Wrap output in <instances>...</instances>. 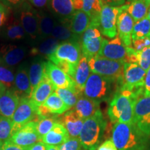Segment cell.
<instances>
[{
  "instance_id": "cell-4",
  "label": "cell",
  "mask_w": 150,
  "mask_h": 150,
  "mask_svg": "<svg viewBox=\"0 0 150 150\" xmlns=\"http://www.w3.org/2000/svg\"><path fill=\"white\" fill-rule=\"evenodd\" d=\"M107 122L101 110L84 120L79 139L85 150H97L104 137Z\"/></svg>"
},
{
  "instance_id": "cell-26",
  "label": "cell",
  "mask_w": 150,
  "mask_h": 150,
  "mask_svg": "<svg viewBox=\"0 0 150 150\" xmlns=\"http://www.w3.org/2000/svg\"><path fill=\"white\" fill-rule=\"evenodd\" d=\"M70 138L67 129L61 122H56L52 130L43 136L41 141L50 146H60Z\"/></svg>"
},
{
  "instance_id": "cell-19",
  "label": "cell",
  "mask_w": 150,
  "mask_h": 150,
  "mask_svg": "<svg viewBox=\"0 0 150 150\" xmlns=\"http://www.w3.org/2000/svg\"><path fill=\"white\" fill-rule=\"evenodd\" d=\"M47 7L58 20H70L76 12L74 8V0H48Z\"/></svg>"
},
{
  "instance_id": "cell-52",
  "label": "cell",
  "mask_w": 150,
  "mask_h": 150,
  "mask_svg": "<svg viewBox=\"0 0 150 150\" xmlns=\"http://www.w3.org/2000/svg\"><path fill=\"white\" fill-rule=\"evenodd\" d=\"M47 150H59V147H58V146L47 145Z\"/></svg>"
},
{
  "instance_id": "cell-55",
  "label": "cell",
  "mask_w": 150,
  "mask_h": 150,
  "mask_svg": "<svg viewBox=\"0 0 150 150\" xmlns=\"http://www.w3.org/2000/svg\"><path fill=\"white\" fill-rule=\"evenodd\" d=\"M147 18L150 20V11H149V12H148L147 16Z\"/></svg>"
},
{
  "instance_id": "cell-11",
  "label": "cell",
  "mask_w": 150,
  "mask_h": 150,
  "mask_svg": "<svg viewBox=\"0 0 150 150\" xmlns=\"http://www.w3.org/2000/svg\"><path fill=\"white\" fill-rule=\"evenodd\" d=\"M103 37L99 27L90 25L81 38V49L82 55L87 59L96 56L102 47Z\"/></svg>"
},
{
  "instance_id": "cell-39",
  "label": "cell",
  "mask_w": 150,
  "mask_h": 150,
  "mask_svg": "<svg viewBox=\"0 0 150 150\" xmlns=\"http://www.w3.org/2000/svg\"><path fill=\"white\" fill-rule=\"evenodd\" d=\"M0 83L7 90H13L15 83V74L10 67L0 65Z\"/></svg>"
},
{
  "instance_id": "cell-50",
  "label": "cell",
  "mask_w": 150,
  "mask_h": 150,
  "mask_svg": "<svg viewBox=\"0 0 150 150\" xmlns=\"http://www.w3.org/2000/svg\"><path fill=\"white\" fill-rule=\"evenodd\" d=\"M28 1L35 8L42 9L46 6L48 0H28Z\"/></svg>"
},
{
  "instance_id": "cell-49",
  "label": "cell",
  "mask_w": 150,
  "mask_h": 150,
  "mask_svg": "<svg viewBox=\"0 0 150 150\" xmlns=\"http://www.w3.org/2000/svg\"><path fill=\"white\" fill-rule=\"evenodd\" d=\"M104 4L110 6L119 7L123 6L126 2V0H103Z\"/></svg>"
},
{
  "instance_id": "cell-40",
  "label": "cell",
  "mask_w": 150,
  "mask_h": 150,
  "mask_svg": "<svg viewBox=\"0 0 150 150\" xmlns=\"http://www.w3.org/2000/svg\"><path fill=\"white\" fill-rule=\"evenodd\" d=\"M136 56L138 64L147 72L150 67V46L136 52Z\"/></svg>"
},
{
  "instance_id": "cell-42",
  "label": "cell",
  "mask_w": 150,
  "mask_h": 150,
  "mask_svg": "<svg viewBox=\"0 0 150 150\" xmlns=\"http://www.w3.org/2000/svg\"><path fill=\"white\" fill-rule=\"evenodd\" d=\"M54 64H55L59 69H61L62 71H63L65 73H66V74L68 75V76H70L71 78L74 79L75 72H76V69L77 66H76V65H73L72 63L65 61H56L54 63Z\"/></svg>"
},
{
  "instance_id": "cell-16",
  "label": "cell",
  "mask_w": 150,
  "mask_h": 150,
  "mask_svg": "<svg viewBox=\"0 0 150 150\" xmlns=\"http://www.w3.org/2000/svg\"><path fill=\"white\" fill-rule=\"evenodd\" d=\"M16 145L27 148L38 142L41 141L36 129V122L27 123L12 135L10 140Z\"/></svg>"
},
{
  "instance_id": "cell-38",
  "label": "cell",
  "mask_w": 150,
  "mask_h": 150,
  "mask_svg": "<svg viewBox=\"0 0 150 150\" xmlns=\"http://www.w3.org/2000/svg\"><path fill=\"white\" fill-rule=\"evenodd\" d=\"M13 135L11 119L0 115V140L3 142L10 140Z\"/></svg>"
},
{
  "instance_id": "cell-36",
  "label": "cell",
  "mask_w": 150,
  "mask_h": 150,
  "mask_svg": "<svg viewBox=\"0 0 150 150\" xmlns=\"http://www.w3.org/2000/svg\"><path fill=\"white\" fill-rule=\"evenodd\" d=\"M57 116V115H56ZM58 122L56 117L50 116V117H38L36 120V129L39 136L41 139L43 136H45L47 134H48L52 129L53 128L54 125Z\"/></svg>"
},
{
  "instance_id": "cell-43",
  "label": "cell",
  "mask_w": 150,
  "mask_h": 150,
  "mask_svg": "<svg viewBox=\"0 0 150 150\" xmlns=\"http://www.w3.org/2000/svg\"><path fill=\"white\" fill-rule=\"evenodd\" d=\"M11 11L6 6L0 2V31L10 20L12 15Z\"/></svg>"
},
{
  "instance_id": "cell-20",
  "label": "cell",
  "mask_w": 150,
  "mask_h": 150,
  "mask_svg": "<svg viewBox=\"0 0 150 150\" xmlns=\"http://www.w3.org/2000/svg\"><path fill=\"white\" fill-rule=\"evenodd\" d=\"M13 91L20 98H29L31 95V86L29 76V66L26 64L20 65L15 74Z\"/></svg>"
},
{
  "instance_id": "cell-44",
  "label": "cell",
  "mask_w": 150,
  "mask_h": 150,
  "mask_svg": "<svg viewBox=\"0 0 150 150\" xmlns=\"http://www.w3.org/2000/svg\"><path fill=\"white\" fill-rule=\"evenodd\" d=\"M132 45V47L134 49L135 51H141L145 47L150 46V38H145L139 39V40H133Z\"/></svg>"
},
{
  "instance_id": "cell-34",
  "label": "cell",
  "mask_w": 150,
  "mask_h": 150,
  "mask_svg": "<svg viewBox=\"0 0 150 150\" xmlns=\"http://www.w3.org/2000/svg\"><path fill=\"white\" fill-rule=\"evenodd\" d=\"M59 44V40L52 37L47 38L38 42L37 46L31 49L30 54L31 55H42L47 57L55 51Z\"/></svg>"
},
{
  "instance_id": "cell-31",
  "label": "cell",
  "mask_w": 150,
  "mask_h": 150,
  "mask_svg": "<svg viewBox=\"0 0 150 150\" xmlns=\"http://www.w3.org/2000/svg\"><path fill=\"white\" fill-rule=\"evenodd\" d=\"M70 20H58L52 31L51 37L63 42L79 38L77 35L74 34L71 31L70 27Z\"/></svg>"
},
{
  "instance_id": "cell-3",
  "label": "cell",
  "mask_w": 150,
  "mask_h": 150,
  "mask_svg": "<svg viewBox=\"0 0 150 150\" xmlns=\"http://www.w3.org/2000/svg\"><path fill=\"white\" fill-rule=\"evenodd\" d=\"M118 88L119 84L116 80L92 73L86 81L82 95L99 103L110 102Z\"/></svg>"
},
{
  "instance_id": "cell-15",
  "label": "cell",
  "mask_w": 150,
  "mask_h": 150,
  "mask_svg": "<svg viewBox=\"0 0 150 150\" xmlns=\"http://www.w3.org/2000/svg\"><path fill=\"white\" fill-rule=\"evenodd\" d=\"M45 73L55 89H69L77 93L73 79L59 69L51 61L46 62Z\"/></svg>"
},
{
  "instance_id": "cell-23",
  "label": "cell",
  "mask_w": 150,
  "mask_h": 150,
  "mask_svg": "<svg viewBox=\"0 0 150 150\" xmlns=\"http://www.w3.org/2000/svg\"><path fill=\"white\" fill-rule=\"evenodd\" d=\"M20 97L13 90L0 94V115L11 119L20 102Z\"/></svg>"
},
{
  "instance_id": "cell-41",
  "label": "cell",
  "mask_w": 150,
  "mask_h": 150,
  "mask_svg": "<svg viewBox=\"0 0 150 150\" xmlns=\"http://www.w3.org/2000/svg\"><path fill=\"white\" fill-rule=\"evenodd\" d=\"M83 149L79 138L70 137L67 141L59 146V150H81Z\"/></svg>"
},
{
  "instance_id": "cell-21",
  "label": "cell",
  "mask_w": 150,
  "mask_h": 150,
  "mask_svg": "<svg viewBox=\"0 0 150 150\" xmlns=\"http://www.w3.org/2000/svg\"><path fill=\"white\" fill-rule=\"evenodd\" d=\"M72 109L81 119L86 120L100 110V103L81 95Z\"/></svg>"
},
{
  "instance_id": "cell-12",
  "label": "cell",
  "mask_w": 150,
  "mask_h": 150,
  "mask_svg": "<svg viewBox=\"0 0 150 150\" xmlns=\"http://www.w3.org/2000/svg\"><path fill=\"white\" fill-rule=\"evenodd\" d=\"M146 72L138 63H125L123 83L118 89L142 91L143 90Z\"/></svg>"
},
{
  "instance_id": "cell-53",
  "label": "cell",
  "mask_w": 150,
  "mask_h": 150,
  "mask_svg": "<svg viewBox=\"0 0 150 150\" xmlns=\"http://www.w3.org/2000/svg\"><path fill=\"white\" fill-rule=\"evenodd\" d=\"M6 90H7L6 88L2 83H0V94L4 93V92L5 91H6Z\"/></svg>"
},
{
  "instance_id": "cell-54",
  "label": "cell",
  "mask_w": 150,
  "mask_h": 150,
  "mask_svg": "<svg viewBox=\"0 0 150 150\" xmlns=\"http://www.w3.org/2000/svg\"><path fill=\"white\" fill-rule=\"evenodd\" d=\"M3 144H4V142H3L2 141H1V140H0V150H1V149H2Z\"/></svg>"
},
{
  "instance_id": "cell-51",
  "label": "cell",
  "mask_w": 150,
  "mask_h": 150,
  "mask_svg": "<svg viewBox=\"0 0 150 150\" xmlns=\"http://www.w3.org/2000/svg\"><path fill=\"white\" fill-rule=\"evenodd\" d=\"M47 145L45 144L44 142L42 141L38 142L36 143L33 144V145H31L30 147H27V150H47Z\"/></svg>"
},
{
  "instance_id": "cell-32",
  "label": "cell",
  "mask_w": 150,
  "mask_h": 150,
  "mask_svg": "<svg viewBox=\"0 0 150 150\" xmlns=\"http://www.w3.org/2000/svg\"><path fill=\"white\" fill-rule=\"evenodd\" d=\"M104 5L103 0H83V8L86 14L91 19V25L99 27V16Z\"/></svg>"
},
{
  "instance_id": "cell-17",
  "label": "cell",
  "mask_w": 150,
  "mask_h": 150,
  "mask_svg": "<svg viewBox=\"0 0 150 150\" xmlns=\"http://www.w3.org/2000/svg\"><path fill=\"white\" fill-rule=\"evenodd\" d=\"M0 36L4 40L11 42H18L29 39L19 19L12 13L9 21L0 31Z\"/></svg>"
},
{
  "instance_id": "cell-25",
  "label": "cell",
  "mask_w": 150,
  "mask_h": 150,
  "mask_svg": "<svg viewBox=\"0 0 150 150\" xmlns=\"http://www.w3.org/2000/svg\"><path fill=\"white\" fill-rule=\"evenodd\" d=\"M39 28V40H44L51 37L52 31L55 27L58 20L50 13L40 9L38 10Z\"/></svg>"
},
{
  "instance_id": "cell-9",
  "label": "cell",
  "mask_w": 150,
  "mask_h": 150,
  "mask_svg": "<svg viewBox=\"0 0 150 150\" xmlns=\"http://www.w3.org/2000/svg\"><path fill=\"white\" fill-rule=\"evenodd\" d=\"M122 8L104 4L99 16V29L104 36L112 39L117 36V17Z\"/></svg>"
},
{
  "instance_id": "cell-2",
  "label": "cell",
  "mask_w": 150,
  "mask_h": 150,
  "mask_svg": "<svg viewBox=\"0 0 150 150\" xmlns=\"http://www.w3.org/2000/svg\"><path fill=\"white\" fill-rule=\"evenodd\" d=\"M143 96L141 91L118 89L109 102L108 115L112 124L134 123V104L138 97Z\"/></svg>"
},
{
  "instance_id": "cell-1",
  "label": "cell",
  "mask_w": 150,
  "mask_h": 150,
  "mask_svg": "<svg viewBox=\"0 0 150 150\" xmlns=\"http://www.w3.org/2000/svg\"><path fill=\"white\" fill-rule=\"evenodd\" d=\"M111 140L117 150H150V136L134 123L114 124Z\"/></svg>"
},
{
  "instance_id": "cell-45",
  "label": "cell",
  "mask_w": 150,
  "mask_h": 150,
  "mask_svg": "<svg viewBox=\"0 0 150 150\" xmlns=\"http://www.w3.org/2000/svg\"><path fill=\"white\" fill-rule=\"evenodd\" d=\"M27 0H0V2L6 6L8 8L14 11L21 6Z\"/></svg>"
},
{
  "instance_id": "cell-46",
  "label": "cell",
  "mask_w": 150,
  "mask_h": 150,
  "mask_svg": "<svg viewBox=\"0 0 150 150\" xmlns=\"http://www.w3.org/2000/svg\"><path fill=\"white\" fill-rule=\"evenodd\" d=\"M143 96L150 97V67L146 72L145 77L143 86Z\"/></svg>"
},
{
  "instance_id": "cell-30",
  "label": "cell",
  "mask_w": 150,
  "mask_h": 150,
  "mask_svg": "<svg viewBox=\"0 0 150 150\" xmlns=\"http://www.w3.org/2000/svg\"><path fill=\"white\" fill-rule=\"evenodd\" d=\"M91 19L83 11H77L73 14L70 20V29L75 35H82L90 27Z\"/></svg>"
},
{
  "instance_id": "cell-10",
  "label": "cell",
  "mask_w": 150,
  "mask_h": 150,
  "mask_svg": "<svg viewBox=\"0 0 150 150\" xmlns=\"http://www.w3.org/2000/svg\"><path fill=\"white\" fill-rule=\"evenodd\" d=\"M37 108L29 98H20V102L13 115V134L30 122L38 117Z\"/></svg>"
},
{
  "instance_id": "cell-48",
  "label": "cell",
  "mask_w": 150,
  "mask_h": 150,
  "mask_svg": "<svg viewBox=\"0 0 150 150\" xmlns=\"http://www.w3.org/2000/svg\"><path fill=\"white\" fill-rule=\"evenodd\" d=\"M1 150H27V148L20 147L18 145H16L11 140H8L4 142L2 149Z\"/></svg>"
},
{
  "instance_id": "cell-37",
  "label": "cell",
  "mask_w": 150,
  "mask_h": 150,
  "mask_svg": "<svg viewBox=\"0 0 150 150\" xmlns=\"http://www.w3.org/2000/svg\"><path fill=\"white\" fill-rule=\"evenodd\" d=\"M55 93L70 108L75 106L79 97L80 96L79 94L76 93V91H71L69 89L56 88L55 89Z\"/></svg>"
},
{
  "instance_id": "cell-57",
  "label": "cell",
  "mask_w": 150,
  "mask_h": 150,
  "mask_svg": "<svg viewBox=\"0 0 150 150\" xmlns=\"http://www.w3.org/2000/svg\"><path fill=\"white\" fill-rule=\"evenodd\" d=\"M81 150H85V149H83H83H82Z\"/></svg>"
},
{
  "instance_id": "cell-27",
  "label": "cell",
  "mask_w": 150,
  "mask_h": 150,
  "mask_svg": "<svg viewBox=\"0 0 150 150\" xmlns=\"http://www.w3.org/2000/svg\"><path fill=\"white\" fill-rule=\"evenodd\" d=\"M91 69H90L88 59L81 55L80 61L79 62L75 72L74 81L76 86V90L79 95H82L83 88L87 81L88 79L91 75Z\"/></svg>"
},
{
  "instance_id": "cell-18",
  "label": "cell",
  "mask_w": 150,
  "mask_h": 150,
  "mask_svg": "<svg viewBox=\"0 0 150 150\" xmlns=\"http://www.w3.org/2000/svg\"><path fill=\"white\" fill-rule=\"evenodd\" d=\"M126 5L122 6V8L117 17V34L126 47H131L132 45V31L135 22L130 15L125 11Z\"/></svg>"
},
{
  "instance_id": "cell-5",
  "label": "cell",
  "mask_w": 150,
  "mask_h": 150,
  "mask_svg": "<svg viewBox=\"0 0 150 150\" xmlns=\"http://www.w3.org/2000/svg\"><path fill=\"white\" fill-rule=\"evenodd\" d=\"M92 73L117 81L119 88L123 83L125 62L112 61L100 56H94L88 59Z\"/></svg>"
},
{
  "instance_id": "cell-33",
  "label": "cell",
  "mask_w": 150,
  "mask_h": 150,
  "mask_svg": "<svg viewBox=\"0 0 150 150\" xmlns=\"http://www.w3.org/2000/svg\"><path fill=\"white\" fill-rule=\"evenodd\" d=\"M42 105L50 113L55 115H61L70 109L55 92L52 93Z\"/></svg>"
},
{
  "instance_id": "cell-58",
  "label": "cell",
  "mask_w": 150,
  "mask_h": 150,
  "mask_svg": "<svg viewBox=\"0 0 150 150\" xmlns=\"http://www.w3.org/2000/svg\"><path fill=\"white\" fill-rule=\"evenodd\" d=\"M149 11H150V6H149Z\"/></svg>"
},
{
  "instance_id": "cell-24",
  "label": "cell",
  "mask_w": 150,
  "mask_h": 150,
  "mask_svg": "<svg viewBox=\"0 0 150 150\" xmlns=\"http://www.w3.org/2000/svg\"><path fill=\"white\" fill-rule=\"evenodd\" d=\"M84 120L77 115L74 110H69L63 115L61 124L65 127L71 138H79Z\"/></svg>"
},
{
  "instance_id": "cell-14",
  "label": "cell",
  "mask_w": 150,
  "mask_h": 150,
  "mask_svg": "<svg viewBox=\"0 0 150 150\" xmlns=\"http://www.w3.org/2000/svg\"><path fill=\"white\" fill-rule=\"evenodd\" d=\"M133 122L142 132L150 136V97L141 96L137 99Z\"/></svg>"
},
{
  "instance_id": "cell-7",
  "label": "cell",
  "mask_w": 150,
  "mask_h": 150,
  "mask_svg": "<svg viewBox=\"0 0 150 150\" xmlns=\"http://www.w3.org/2000/svg\"><path fill=\"white\" fill-rule=\"evenodd\" d=\"M79 38L63 41L60 43L56 50L47 57L49 61L54 63L59 61H65L77 66L81 57V49Z\"/></svg>"
},
{
  "instance_id": "cell-28",
  "label": "cell",
  "mask_w": 150,
  "mask_h": 150,
  "mask_svg": "<svg viewBox=\"0 0 150 150\" xmlns=\"http://www.w3.org/2000/svg\"><path fill=\"white\" fill-rule=\"evenodd\" d=\"M46 61L42 58L37 57L31 61L29 66V76L31 86V92L40 83L45 75Z\"/></svg>"
},
{
  "instance_id": "cell-56",
  "label": "cell",
  "mask_w": 150,
  "mask_h": 150,
  "mask_svg": "<svg viewBox=\"0 0 150 150\" xmlns=\"http://www.w3.org/2000/svg\"><path fill=\"white\" fill-rule=\"evenodd\" d=\"M137 1V0H127V1H128V2H129V3L133 2V1Z\"/></svg>"
},
{
  "instance_id": "cell-29",
  "label": "cell",
  "mask_w": 150,
  "mask_h": 150,
  "mask_svg": "<svg viewBox=\"0 0 150 150\" xmlns=\"http://www.w3.org/2000/svg\"><path fill=\"white\" fill-rule=\"evenodd\" d=\"M149 6L150 0H137L126 5L125 11L136 22L147 17Z\"/></svg>"
},
{
  "instance_id": "cell-13",
  "label": "cell",
  "mask_w": 150,
  "mask_h": 150,
  "mask_svg": "<svg viewBox=\"0 0 150 150\" xmlns=\"http://www.w3.org/2000/svg\"><path fill=\"white\" fill-rule=\"evenodd\" d=\"M28 48L24 45L6 43L0 45V65L7 67L20 64L27 55Z\"/></svg>"
},
{
  "instance_id": "cell-35",
  "label": "cell",
  "mask_w": 150,
  "mask_h": 150,
  "mask_svg": "<svg viewBox=\"0 0 150 150\" xmlns=\"http://www.w3.org/2000/svg\"><path fill=\"white\" fill-rule=\"evenodd\" d=\"M150 38V20L147 17L135 22L131 38L133 40Z\"/></svg>"
},
{
  "instance_id": "cell-47",
  "label": "cell",
  "mask_w": 150,
  "mask_h": 150,
  "mask_svg": "<svg viewBox=\"0 0 150 150\" xmlns=\"http://www.w3.org/2000/svg\"><path fill=\"white\" fill-rule=\"evenodd\" d=\"M97 150H117L112 140H106L99 146Z\"/></svg>"
},
{
  "instance_id": "cell-8",
  "label": "cell",
  "mask_w": 150,
  "mask_h": 150,
  "mask_svg": "<svg viewBox=\"0 0 150 150\" xmlns=\"http://www.w3.org/2000/svg\"><path fill=\"white\" fill-rule=\"evenodd\" d=\"M129 47H126L124 45L119 36H116L110 40L103 38L102 47L97 56L112 61L128 63Z\"/></svg>"
},
{
  "instance_id": "cell-22",
  "label": "cell",
  "mask_w": 150,
  "mask_h": 150,
  "mask_svg": "<svg viewBox=\"0 0 150 150\" xmlns=\"http://www.w3.org/2000/svg\"><path fill=\"white\" fill-rule=\"evenodd\" d=\"M54 92L55 88L45 74L40 83L31 92L30 100L36 107H38L44 104L47 99Z\"/></svg>"
},
{
  "instance_id": "cell-6",
  "label": "cell",
  "mask_w": 150,
  "mask_h": 150,
  "mask_svg": "<svg viewBox=\"0 0 150 150\" xmlns=\"http://www.w3.org/2000/svg\"><path fill=\"white\" fill-rule=\"evenodd\" d=\"M14 13L19 19L28 38L31 41L39 40V28L38 10L29 1H25L19 8L14 10Z\"/></svg>"
}]
</instances>
